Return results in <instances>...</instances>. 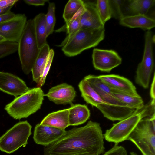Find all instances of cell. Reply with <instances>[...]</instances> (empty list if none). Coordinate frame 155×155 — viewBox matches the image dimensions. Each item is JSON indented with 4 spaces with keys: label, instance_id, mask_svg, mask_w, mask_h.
I'll return each mask as SVG.
<instances>
[{
    "label": "cell",
    "instance_id": "6da1fadb",
    "mask_svg": "<svg viewBox=\"0 0 155 155\" xmlns=\"http://www.w3.org/2000/svg\"><path fill=\"white\" fill-rule=\"evenodd\" d=\"M100 124L89 121L84 126L66 131L57 140L45 147L44 155H100L105 151Z\"/></svg>",
    "mask_w": 155,
    "mask_h": 155
},
{
    "label": "cell",
    "instance_id": "7a4b0ae2",
    "mask_svg": "<svg viewBox=\"0 0 155 155\" xmlns=\"http://www.w3.org/2000/svg\"><path fill=\"white\" fill-rule=\"evenodd\" d=\"M104 27L80 29L67 35L59 46L68 57L77 56L84 50L97 46L105 37Z\"/></svg>",
    "mask_w": 155,
    "mask_h": 155
},
{
    "label": "cell",
    "instance_id": "3957f363",
    "mask_svg": "<svg viewBox=\"0 0 155 155\" xmlns=\"http://www.w3.org/2000/svg\"><path fill=\"white\" fill-rule=\"evenodd\" d=\"M154 113L153 106L148 102L142 108L136 110L128 117L113 124L110 129L106 130L104 138L107 141L115 144L127 140L139 121L143 118L152 116Z\"/></svg>",
    "mask_w": 155,
    "mask_h": 155
},
{
    "label": "cell",
    "instance_id": "277c9868",
    "mask_svg": "<svg viewBox=\"0 0 155 155\" xmlns=\"http://www.w3.org/2000/svg\"><path fill=\"white\" fill-rule=\"evenodd\" d=\"M44 96L40 87L29 89L6 105L5 109L14 119L27 118L40 109Z\"/></svg>",
    "mask_w": 155,
    "mask_h": 155
},
{
    "label": "cell",
    "instance_id": "5b68a950",
    "mask_svg": "<svg viewBox=\"0 0 155 155\" xmlns=\"http://www.w3.org/2000/svg\"><path fill=\"white\" fill-rule=\"evenodd\" d=\"M18 51L22 71L28 74L40 51L35 36L33 19L27 21L18 43Z\"/></svg>",
    "mask_w": 155,
    "mask_h": 155
},
{
    "label": "cell",
    "instance_id": "8992f818",
    "mask_svg": "<svg viewBox=\"0 0 155 155\" xmlns=\"http://www.w3.org/2000/svg\"><path fill=\"white\" fill-rule=\"evenodd\" d=\"M127 140L134 144L142 155H155V116L141 119Z\"/></svg>",
    "mask_w": 155,
    "mask_h": 155
},
{
    "label": "cell",
    "instance_id": "52a82bcc",
    "mask_svg": "<svg viewBox=\"0 0 155 155\" xmlns=\"http://www.w3.org/2000/svg\"><path fill=\"white\" fill-rule=\"evenodd\" d=\"M31 128L27 121L16 123L0 137V150L10 154L25 147L32 134Z\"/></svg>",
    "mask_w": 155,
    "mask_h": 155
},
{
    "label": "cell",
    "instance_id": "ba28073f",
    "mask_svg": "<svg viewBox=\"0 0 155 155\" xmlns=\"http://www.w3.org/2000/svg\"><path fill=\"white\" fill-rule=\"evenodd\" d=\"M92 59L95 69L108 73L120 65L122 62V58L118 53L113 50L94 48Z\"/></svg>",
    "mask_w": 155,
    "mask_h": 155
},
{
    "label": "cell",
    "instance_id": "9c48e42d",
    "mask_svg": "<svg viewBox=\"0 0 155 155\" xmlns=\"http://www.w3.org/2000/svg\"><path fill=\"white\" fill-rule=\"evenodd\" d=\"M27 21L24 14H18L12 18L0 24V35L5 41L18 43Z\"/></svg>",
    "mask_w": 155,
    "mask_h": 155
},
{
    "label": "cell",
    "instance_id": "30bf717a",
    "mask_svg": "<svg viewBox=\"0 0 155 155\" xmlns=\"http://www.w3.org/2000/svg\"><path fill=\"white\" fill-rule=\"evenodd\" d=\"M29 89L21 79L12 74L0 72V90L15 97Z\"/></svg>",
    "mask_w": 155,
    "mask_h": 155
},
{
    "label": "cell",
    "instance_id": "8fae6325",
    "mask_svg": "<svg viewBox=\"0 0 155 155\" xmlns=\"http://www.w3.org/2000/svg\"><path fill=\"white\" fill-rule=\"evenodd\" d=\"M45 96L57 104L72 105L76 96V92L72 86L63 83L51 88Z\"/></svg>",
    "mask_w": 155,
    "mask_h": 155
},
{
    "label": "cell",
    "instance_id": "7c38bea8",
    "mask_svg": "<svg viewBox=\"0 0 155 155\" xmlns=\"http://www.w3.org/2000/svg\"><path fill=\"white\" fill-rule=\"evenodd\" d=\"M65 131L64 129L38 124L35 127L33 138L37 144L45 146L56 141Z\"/></svg>",
    "mask_w": 155,
    "mask_h": 155
},
{
    "label": "cell",
    "instance_id": "4fadbf2b",
    "mask_svg": "<svg viewBox=\"0 0 155 155\" xmlns=\"http://www.w3.org/2000/svg\"><path fill=\"white\" fill-rule=\"evenodd\" d=\"M98 76L113 89L134 96H140L133 83L125 78L114 74Z\"/></svg>",
    "mask_w": 155,
    "mask_h": 155
},
{
    "label": "cell",
    "instance_id": "5bb4252c",
    "mask_svg": "<svg viewBox=\"0 0 155 155\" xmlns=\"http://www.w3.org/2000/svg\"><path fill=\"white\" fill-rule=\"evenodd\" d=\"M84 10L81 17V29L104 27L98 14L96 3L84 1Z\"/></svg>",
    "mask_w": 155,
    "mask_h": 155
},
{
    "label": "cell",
    "instance_id": "9a60e30c",
    "mask_svg": "<svg viewBox=\"0 0 155 155\" xmlns=\"http://www.w3.org/2000/svg\"><path fill=\"white\" fill-rule=\"evenodd\" d=\"M96 107L104 117L113 121L123 120L131 115L136 110L128 107L109 104H99Z\"/></svg>",
    "mask_w": 155,
    "mask_h": 155
},
{
    "label": "cell",
    "instance_id": "2e32d148",
    "mask_svg": "<svg viewBox=\"0 0 155 155\" xmlns=\"http://www.w3.org/2000/svg\"><path fill=\"white\" fill-rule=\"evenodd\" d=\"M119 20L121 25L132 28H140L144 30H150L155 26L154 19L145 15L124 16Z\"/></svg>",
    "mask_w": 155,
    "mask_h": 155
},
{
    "label": "cell",
    "instance_id": "e0dca14e",
    "mask_svg": "<svg viewBox=\"0 0 155 155\" xmlns=\"http://www.w3.org/2000/svg\"><path fill=\"white\" fill-rule=\"evenodd\" d=\"M68 115V108L52 112L45 116L40 124L65 130L69 126Z\"/></svg>",
    "mask_w": 155,
    "mask_h": 155
},
{
    "label": "cell",
    "instance_id": "ac0fdd59",
    "mask_svg": "<svg viewBox=\"0 0 155 155\" xmlns=\"http://www.w3.org/2000/svg\"><path fill=\"white\" fill-rule=\"evenodd\" d=\"M69 126H78L85 123L89 118L90 111L85 104L72 105L68 108Z\"/></svg>",
    "mask_w": 155,
    "mask_h": 155
},
{
    "label": "cell",
    "instance_id": "d6986e66",
    "mask_svg": "<svg viewBox=\"0 0 155 155\" xmlns=\"http://www.w3.org/2000/svg\"><path fill=\"white\" fill-rule=\"evenodd\" d=\"M78 87L81 97L87 103L96 107L99 104H109L103 100L99 94L84 79H83L79 82Z\"/></svg>",
    "mask_w": 155,
    "mask_h": 155
},
{
    "label": "cell",
    "instance_id": "ffe728a7",
    "mask_svg": "<svg viewBox=\"0 0 155 155\" xmlns=\"http://www.w3.org/2000/svg\"><path fill=\"white\" fill-rule=\"evenodd\" d=\"M33 20L38 47L40 49L47 44L45 14L42 13H39Z\"/></svg>",
    "mask_w": 155,
    "mask_h": 155
},
{
    "label": "cell",
    "instance_id": "44dd1931",
    "mask_svg": "<svg viewBox=\"0 0 155 155\" xmlns=\"http://www.w3.org/2000/svg\"><path fill=\"white\" fill-rule=\"evenodd\" d=\"M50 49L49 46L47 43L40 49L39 54L32 69L31 71L33 80L38 84L39 82Z\"/></svg>",
    "mask_w": 155,
    "mask_h": 155
},
{
    "label": "cell",
    "instance_id": "7402d4cb",
    "mask_svg": "<svg viewBox=\"0 0 155 155\" xmlns=\"http://www.w3.org/2000/svg\"><path fill=\"white\" fill-rule=\"evenodd\" d=\"M129 2L126 8L128 12L133 14L132 15H146L149 9L154 5L155 0H133Z\"/></svg>",
    "mask_w": 155,
    "mask_h": 155
},
{
    "label": "cell",
    "instance_id": "603a6c76",
    "mask_svg": "<svg viewBox=\"0 0 155 155\" xmlns=\"http://www.w3.org/2000/svg\"><path fill=\"white\" fill-rule=\"evenodd\" d=\"M112 94L122 103L128 107L136 110L140 109L144 106L143 101L140 96H134L114 90H113Z\"/></svg>",
    "mask_w": 155,
    "mask_h": 155
},
{
    "label": "cell",
    "instance_id": "cb8c5ba5",
    "mask_svg": "<svg viewBox=\"0 0 155 155\" xmlns=\"http://www.w3.org/2000/svg\"><path fill=\"white\" fill-rule=\"evenodd\" d=\"M84 10V4L79 11L69 22L66 23L60 28L54 31L58 32H66L68 35L75 33L81 28V17Z\"/></svg>",
    "mask_w": 155,
    "mask_h": 155
},
{
    "label": "cell",
    "instance_id": "d4e9b609",
    "mask_svg": "<svg viewBox=\"0 0 155 155\" xmlns=\"http://www.w3.org/2000/svg\"><path fill=\"white\" fill-rule=\"evenodd\" d=\"M84 5L81 0H70L66 5L63 17L66 23L69 22Z\"/></svg>",
    "mask_w": 155,
    "mask_h": 155
},
{
    "label": "cell",
    "instance_id": "484cf974",
    "mask_svg": "<svg viewBox=\"0 0 155 155\" xmlns=\"http://www.w3.org/2000/svg\"><path fill=\"white\" fill-rule=\"evenodd\" d=\"M96 5L100 18L103 23L105 25V23L112 17L109 0H97Z\"/></svg>",
    "mask_w": 155,
    "mask_h": 155
},
{
    "label": "cell",
    "instance_id": "4316f807",
    "mask_svg": "<svg viewBox=\"0 0 155 155\" xmlns=\"http://www.w3.org/2000/svg\"><path fill=\"white\" fill-rule=\"evenodd\" d=\"M55 5L53 2H48V11L45 14L46 34L47 37L53 33L56 22Z\"/></svg>",
    "mask_w": 155,
    "mask_h": 155
},
{
    "label": "cell",
    "instance_id": "83f0119b",
    "mask_svg": "<svg viewBox=\"0 0 155 155\" xmlns=\"http://www.w3.org/2000/svg\"><path fill=\"white\" fill-rule=\"evenodd\" d=\"M84 79L86 80L93 87L99 90L109 94H112L113 89H111L98 76L89 75L86 76Z\"/></svg>",
    "mask_w": 155,
    "mask_h": 155
},
{
    "label": "cell",
    "instance_id": "f1b7e54d",
    "mask_svg": "<svg viewBox=\"0 0 155 155\" xmlns=\"http://www.w3.org/2000/svg\"><path fill=\"white\" fill-rule=\"evenodd\" d=\"M18 43L4 41L0 42V59L18 51Z\"/></svg>",
    "mask_w": 155,
    "mask_h": 155
},
{
    "label": "cell",
    "instance_id": "f546056e",
    "mask_svg": "<svg viewBox=\"0 0 155 155\" xmlns=\"http://www.w3.org/2000/svg\"><path fill=\"white\" fill-rule=\"evenodd\" d=\"M54 54V50L53 49H50L46 63L41 76L39 82L38 84V87H42L45 83L46 76L50 69Z\"/></svg>",
    "mask_w": 155,
    "mask_h": 155
},
{
    "label": "cell",
    "instance_id": "4dcf8cb0",
    "mask_svg": "<svg viewBox=\"0 0 155 155\" xmlns=\"http://www.w3.org/2000/svg\"><path fill=\"white\" fill-rule=\"evenodd\" d=\"M122 0H109L112 17L116 19H121L124 16L121 9Z\"/></svg>",
    "mask_w": 155,
    "mask_h": 155
},
{
    "label": "cell",
    "instance_id": "1f68e13d",
    "mask_svg": "<svg viewBox=\"0 0 155 155\" xmlns=\"http://www.w3.org/2000/svg\"><path fill=\"white\" fill-rule=\"evenodd\" d=\"M103 155H127V152L122 146H118V144L114 145Z\"/></svg>",
    "mask_w": 155,
    "mask_h": 155
},
{
    "label": "cell",
    "instance_id": "d6a6232c",
    "mask_svg": "<svg viewBox=\"0 0 155 155\" xmlns=\"http://www.w3.org/2000/svg\"><path fill=\"white\" fill-rule=\"evenodd\" d=\"M24 2L29 5L36 6H43L46 2H49V0H24Z\"/></svg>",
    "mask_w": 155,
    "mask_h": 155
},
{
    "label": "cell",
    "instance_id": "836d02e7",
    "mask_svg": "<svg viewBox=\"0 0 155 155\" xmlns=\"http://www.w3.org/2000/svg\"><path fill=\"white\" fill-rule=\"evenodd\" d=\"M18 0H0V8L13 6Z\"/></svg>",
    "mask_w": 155,
    "mask_h": 155
},
{
    "label": "cell",
    "instance_id": "e575fe53",
    "mask_svg": "<svg viewBox=\"0 0 155 155\" xmlns=\"http://www.w3.org/2000/svg\"><path fill=\"white\" fill-rule=\"evenodd\" d=\"M15 15L11 11L6 14L0 15V24L12 18Z\"/></svg>",
    "mask_w": 155,
    "mask_h": 155
},
{
    "label": "cell",
    "instance_id": "d590c367",
    "mask_svg": "<svg viewBox=\"0 0 155 155\" xmlns=\"http://www.w3.org/2000/svg\"><path fill=\"white\" fill-rule=\"evenodd\" d=\"M155 72L154 73L153 78L151 85L150 94L151 99H155Z\"/></svg>",
    "mask_w": 155,
    "mask_h": 155
},
{
    "label": "cell",
    "instance_id": "8d00e7d4",
    "mask_svg": "<svg viewBox=\"0 0 155 155\" xmlns=\"http://www.w3.org/2000/svg\"><path fill=\"white\" fill-rule=\"evenodd\" d=\"M13 6H11L5 8H0V15L6 14L10 11Z\"/></svg>",
    "mask_w": 155,
    "mask_h": 155
},
{
    "label": "cell",
    "instance_id": "74e56055",
    "mask_svg": "<svg viewBox=\"0 0 155 155\" xmlns=\"http://www.w3.org/2000/svg\"><path fill=\"white\" fill-rule=\"evenodd\" d=\"M5 41V39L3 37L0 35V42Z\"/></svg>",
    "mask_w": 155,
    "mask_h": 155
},
{
    "label": "cell",
    "instance_id": "f35d334b",
    "mask_svg": "<svg viewBox=\"0 0 155 155\" xmlns=\"http://www.w3.org/2000/svg\"><path fill=\"white\" fill-rule=\"evenodd\" d=\"M130 155H138L137 153L134 152H131L130 153Z\"/></svg>",
    "mask_w": 155,
    "mask_h": 155
}]
</instances>
